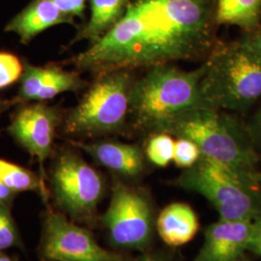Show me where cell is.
I'll return each mask as SVG.
<instances>
[{
  "label": "cell",
  "mask_w": 261,
  "mask_h": 261,
  "mask_svg": "<svg viewBox=\"0 0 261 261\" xmlns=\"http://www.w3.org/2000/svg\"><path fill=\"white\" fill-rule=\"evenodd\" d=\"M216 22L242 28L247 33L260 28L261 0H216Z\"/></svg>",
  "instance_id": "cell-16"
},
{
  "label": "cell",
  "mask_w": 261,
  "mask_h": 261,
  "mask_svg": "<svg viewBox=\"0 0 261 261\" xmlns=\"http://www.w3.org/2000/svg\"><path fill=\"white\" fill-rule=\"evenodd\" d=\"M56 201L75 219L93 214L103 194V178L84 159L66 151L56 160L51 171Z\"/></svg>",
  "instance_id": "cell-8"
},
{
  "label": "cell",
  "mask_w": 261,
  "mask_h": 261,
  "mask_svg": "<svg viewBox=\"0 0 261 261\" xmlns=\"http://www.w3.org/2000/svg\"><path fill=\"white\" fill-rule=\"evenodd\" d=\"M203 74V62L192 71L172 63L147 69L144 75L136 79L132 88L129 113L132 128L148 136L159 134L180 113L204 107L200 97Z\"/></svg>",
  "instance_id": "cell-3"
},
{
  "label": "cell",
  "mask_w": 261,
  "mask_h": 261,
  "mask_svg": "<svg viewBox=\"0 0 261 261\" xmlns=\"http://www.w3.org/2000/svg\"><path fill=\"white\" fill-rule=\"evenodd\" d=\"M246 127L252 140V146L261 160V103L251 118L246 121Z\"/></svg>",
  "instance_id": "cell-24"
},
{
  "label": "cell",
  "mask_w": 261,
  "mask_h": 261,
  "mask_svg": "<svg viewBox=\"0 0 261 261\" xmlns=\"http://www.w3.org/2000/svg\"><path fill=\"white\" fill-rule=\"evenodd\" d=\"M247 251H250L261 259V215L252 221L251 237Z\"/></svg>",
  "instance_id": "cell-26"
},
{
  "label": "cell",
  "mask_w": 261,
  "mask_h": 261,
  "mask_svg": "<svg viewBox=\"0 0 261 261\" xmlns=\"http://www.w3.org/2000/svg\"><path fill=\"white\" fill-rule=\"evenodd\" d=\"M59 112L44 103L21 109L8 128L10 135L42 164L51 153Z\"/></svg>",
  "instance_id": "cell-10"
},
{
  "label": "cell",
  "mask_w": 261,
  "mask_h": 261,
  "mask_svg": "<svg viewBox=\"0 0 261 261\" xmlns=\"http://www.w3.org/2000/svg\"><path fill=\"white\" fill-rule=\"evenodd\" d=\"M204 107L246 113L261 100V54L241 41L219 43L203 61Z\"/></svg>",
  "instance_id": "cell-4"
},
{
  "label": "cell",
  "mask_w": 261,
  "mask_h": 261,
  "mask_svg": "<svg viewBox=\"0 0 261 261\" xmlns=\"http://www.w3.org/2000/svg\"><path fill=\"white\" fill-rule=\"evenodd\" d=\"M0 180L14 193L40 190L42 183L27 168L0 159Z\"/></svg>",
  "instance_id": "cell-18"
},
{
  "label": "cell",
  "mask_w": 261,
  "mask_h": 261,
  "mask_svg": "<svg viewBox=\"0 0 261 261\" xmlns=\"http://www.w3.org/2000/svg\"><path fill=\"white\" fill-rule=\"evenodd\" d=\"M105 168L125 177H137L143 171L144 156L140 146L118 141L74 142Z\"/></svg>",
  "instance_id": "cell-12"
},
{
  "label": "cell",
  "mask_w": 261,
  "mask_h": 261,
  "mask_svg": "<svg viewBox=\"0 0 261 261\" xmlns=\"http://www.w3.org/2000/svg\"><path fill=\"white\" fill-rule=\"evenodd\" d=\"M83 86L84 81L76 73L65 71L58 67H48L45 82L38 93L36 101H47L59 94L76 91Z\"/></svg>",
  "instance_id": "cell-17"
},
{
  "label": "cell",
  "mask_w": 261,
  "mask_h": 261,
  "mask_svg": "<svg viewBox=\"0 0 261 261\" xmlns=\"http://www.w3.org/2000/svg\"><path fill=\"white\" fill-rule=\"evenodd\" d=\"M175 184L204 196L221 220L253 221L261 215V173L246 174L200 156L183 170Z\"/></svg>",
  "instance_id": "cell-5"
},
{
  "label": "cell",
  "mask_w": 261,
  "mask_h": 261,
  "mask_svg": "<svg viewBox=\"0 0 261 261\" xmlns=\"http://www.w3.org/2000/svg\"><path fill=\"white\" fill-rule=\"evenodd\" d=\"M0 261H14L11 257L6 254H3L0 252Z\"/></svg>",
  "instance_id": "cell-30"
},
{
  "label": "cell",
  "mask_w": 261,
  "mask_h": 261,
  "mask_svg": "<svg viewBox=\"0 0 261 261\" xmlns=\"http://www.w3.org/2000/svg\"><path fill=\"white\" fill-rule=\"evenodd\" d=\"M14 192L10 189L9 187L6 186L1 180H0V202L5 203L7 201Z\"/></svg>",
  "instance_id": "cell-28"
},
{
  "label": "cell",
  "mask_w": 261,
  "mask_h": 261,
  "mask_svg": "<svg viewBox=\"0 0 261 261\" xmlns=\"http://www.w3.org/2000/svg\"><path fill=\"white\" fill-rule=\"evenodd\" d=\"M42 255L48 261H122L84 228L56 213L47 215L45 221Z\"/></svg>",
  "instance_id": "cell-9"
},
{
  "label": "cell",
  "mask_w": 261,
  "mask_h": 261,
  "mask_svg": "<svg viewBox=\"0 0 261 261\" xmlns=\"http://www.w3.org/2000/svg\"><path fill=\"white\" fill-rule=\"evenodd\" d=\"M146 145L145 154L154 166L159 168H166L173 160L174 140L172 136L160 133L149 136Z\"/></svg>",
  "instance_id": "cell-19"
},
{
  "label": "cell",
  "mask_w": 261,
  "mask_h": 261,
  "mask_svg": "<svg viewBox=\"0 0 261 261\" xmlns=\"http://www.w3.org/2000/svg\"><path fill=\"white\" fill-rule=\"evenodd\" d=\"M136 76L130 70L98 75L83 99L69 113L65 130L76 136L119 133L129 122L130 92Z\"/></svg>",
  "instance_id": "cell-6"
},
{
  "label": "cell",
  "mask_w": 261,
  "mask_h": 261,
  "mask_svg": "<svg viewBox=\"0 0 261 261\" xmlns=\"http://www.w3.org/2000/svg\"><path fill=\"white\" fill-rule=\"evenodd\" d=\"M23 73V67L17 56L0 53V89L15 83Z\"/></svg>",
  "instance_id": "cell-22"
},
{
  "label": "cell",
  "mask_w": 261,
  "mask_h": 261,
  "mask_svg": "<svg viewBox=\"0 0 261 261\" xmlns=\"http://www.w3.org/2000/svg\"><path fill=\"white\" fill-rule=\"evenodd\" d=\"M260 173H261V163H260Z\"/></svg>",
  "instance_id": "cell-33"
},
{
  "label": "cell",
  "mask_w": 261,
  "mask_h": 261,
  "mask_svg": "<svg viewBox=\"0 0 261 261\" xmlns=\"http://www.w3.org/2000/svg\"><path fill=\"white\" fill-rule=\"evenodd\" d=\"M134 261H158L155 259L154 257L150 256V255H141L140 257H138L136 260Z\"/></svg>",
  "instance_id": "cell-29"
},
{
  "label": "cell",
  "mask_w": 261,
  "mask_h": 261,
  "mask_svg": "<svg viewBox=\"0 0 261 261\" xmlns=\"http://www.w3.org/2000/svg\"><path fill=\"white\" fill-rule=\"evenodd\" d=\"M4 106H5V103H0V113L2 112V111H3V108H4Z\"/></svg>",
  "instance_id": "cell-31"
},
{
  "label": "cell",
  "mask_w": 261,
  "mask_h": 261,
  "mask_svg": "<svg viewBox=\"0 0 261 261\" xmlns=\"http://www.w3.org/2000/svg\"><path fill=\"white\" fill-rule=\"evenodd\" d=\"M103 224L115 247L142 250L150 242L153 231L149 201L140 191L115 180Z\"/></svg>",
  "instance_id": "cell-7"
},
{
  "label": "cell",
  "mask_w": 261,
  "mask_h": 261,
  "mask_svg": "<svg viewBox=\"0 0 261 261\" xmlns=\"http://www.w3.org/2000/svg\"><path fill=\"white\" fill-rule=\"evenodd\" d=\"M240 41L248 47L261 54V28L247 33V35H245Z\"/></svg>",
  "instance_id": "cell-27"
},
{
  "label": "cell",
  "mask_w": 261,
  "mask_h": 261,
  "mask_svg": "<svg viewBox=\"0 0 261 261\" xmlns=\"http://www.w3.org/2000/svg\"><path fill=\"white\" fill-rule=\"evenodd\" d=\"M198 220L192 207L174 202L164 208L157 219V230L168 246L179 247L190 242L198 230Z\"/></svg>",
  "instance_id": "cell-14"
},
{
  "label": "cell",
  "mask_w": 261,
  "mask_h": 261,
  "mask_svg": "<svg viewBox=\"0 0 261 261\" xmlns=\"http://www.w3.org/2000/svg\"><path fill=\"white\" fill-rule=\"evenodd\" d=\"M160 133L193 140L201 156L246 174L260 175L261 160L252 146L246 122L236 113L196 107L175 116Z\"/></svg>",
  "instance_id": "cell-2"
},
{
  "label": "cell",
  "mask_w": 261,
  "mask_h": 261,
  "mask_svg": "<svg viewBox=\"0 0 261 261\" xmlns=\"http://www.w3.org/2000/svg\"><path fill=\"white\" fill-rule=\"evenodd\" d=\"M213 22L205 0H138L74 63L81 71L100 75L204 61L219 44Z\"/></svg>",
  "instance_id": "cell-1"
},
{
  "label": "cell",
  "mask_w": 261,
  "mask_h": 261,
  "mask_svg": "<svg viewBox=\"0 0 261 261\" xmlns=\"http://www.w3.org/2000/svg\"><path fill=\"white\" fill-rule=\"evenodd\" d=\"M19 240L18 231L5 203L0 202V252L14 247Z\"/></svg>",
  "instance_id": "cell-23"
},
{
  "label": "cell",
  "mask_w": 261,
  "mask_h": 261,
  "mask_svg": "<svg viewBox=\"0 0 261 261\" xmlns=\"http://www.w3.org/2000/svg\"><path fill=\"white\" fill-rule=\"evenodd\" d=\"M47 75V68L27 65L21 75V84L18 99L20 102L36 101Z\"/></svg>",
  "instance_id": "cell-20"
},
{
  "label": "cell",
  "mask_w": 261,
  "mask_h": 261,
  "mask_svg": "<svg viewBox=\"0 0 261 261\" xmlns=\"http://www.w3.org/2000/svg\"><path fill=\"white\" fill-rule=\"evenodd\" d=\"M72 22L73 18L64 14L54 1L34 0L10 21L6 30L16 33L22 43H28L47 28Z\"/></svg>",
  "instance_id": "cell-13"
},
{
  "label": "cell",
  "mask_w": 261,
  "mask_h": 261,
  "mask_svg": "<svg viewBox=\"0 0 261 261\" xmlns=\"http://www.w3.org/2000/svg\"><path fill=\"white\" fill-rule=\"evenodd\" d=\"M252 221L219 220L204 232V243L194 261H228L240 258L248 249Z\"/></svg>",
  "instance_id": "cell-11"
},
{
  "label": "cell",
  "mask_w": 261,
  "mask_h": 261,
  "mask_svg": "<svg viewBox=\"0 0 261 261\" xmlns=\"http://www.w3.org/2000/svg\"><path fill=\"white\" fill-rule=\"evenodd\" d=\"M126 0H91V15L74 43L87 40L91 44L112 29L125 13Z\"/></svg>",
  "instance_id": "cell-15"
},
{
  "label": "cell",
  "mask_w": 261,
  "mask_h": 261,
  "mask_svg": "<svg viewBox=\"0 0 261 261\" xmlns=\"http://www.w3.org/2000/svg\"><path fill=\"white\" fill-rule=\"evenodd\" d=\"M228 261H246V260H243V259H241V257H240V258H236V259H233V260H228Z\"/></svg>",
  "instance_id": "cell-32"
},
{
  "label": "cell",
  "mask_w": 261,
  "mask_h": 261,
  "mask_svg": "<svg viewBox=\"0 0 261 261\" xmlns=\"http://www.w3.org/2000/svg\"><path fill=\"white\" fill-rule=\"evenodd\" d=\"M67 16L83 17L86 0H51Z\"/></svg>",
  "instance_id": "cell-25"
},
{
  "label": "cell",
  "mask_w": 261,
  "mask_h": 261,
  "mask_svg": "<svg viewBox=\"0 0 261 261\" xmlns=\"http://www.w3.org/2000/svg\"><path fill=\"white\" fill-rule=\"evenodd\" d=\"M201 156L200 149L193 140L185 138H177L174 140V152L172 162L178 168L193 167Z\"/></svg>",
  "instance_id": "cell-21"
}]
</instances>
